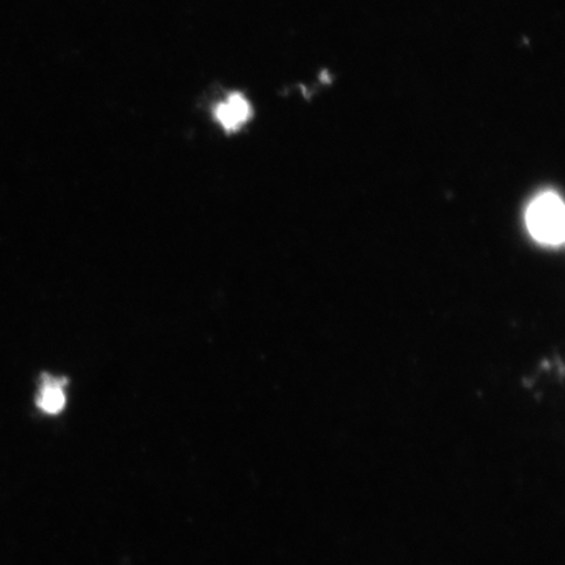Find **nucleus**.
Returning a JSON list of instances; mask_svg holds the SVG:
<instances>
[{
	"label": "nucleus",
	"mask_w": 565,
	"mask_h": 565,
	"mask_svg": "<svg viewBox=\"0 0 565 565\" xmlns=\"http://www.w3.org/2000/svg\"><path fill=\"white\" fill-rule=\"evenodd\" d=\"M252 106L243 95L233 94L218 104L215 109V118L218 125L228 132H235L249 121Z\"/></svg>",
	"instance_id": "obj_2"
},
{
	"label": "nucleus",
	"mask_w": 565,
	"mask_h": 565,
	"mask_svg": "<svg viewBox=\"0 0 565 565\" xmlns=\"http://www.w3.org/2000/svg\"><path fill=\"white\" fill-rule=\"evenodd\" d=\"M66 379H56L44 374L41 379L38 406L49 415H56L66 406Z\"/></svg>",
	"instance_id": "obj_3"
},
{
	"label": "nucleus",
	"mask_w": 565,
	"mask_h": 565,
	"mask_svg": "<svg viewBox=\"0 0 565 565\" xmlns=\"http://www.w3.org/2000/svg\"><path fill=\"white\" fill-rule=\"evenodd\" d=\"M530 233L536 242L557 245L564 239V206L554 193L542 194L530 204L526 214Z\"/></svg>",
	"instance_id": "obj_1"
}]
</instances>
